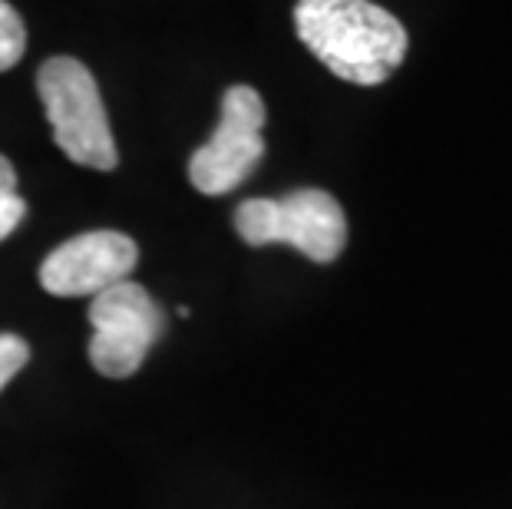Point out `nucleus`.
Segmentation results:
<instances>
[{"mask_svg":"<svg viewBox=\"0 0 512 509\" xmlns=\"http://www.w3.org/2000/svg\"><path fill=\"white\" fill-rule=\"evenodd\" d=\"M294 30L334 77L380 86L407 57V30L370 0H298Z\"/></svg>","mask_w":512,"mask_h":509,"instance_id":"1","label":"nucleus"},{"mask_svg":"<svg viewBox=\"0 0 512 509\" xmlns=\"http://www.w3.org/2000/svg\"><path fill=\"white\" fill-rule=\"evenodd\" d=\"M37 90L53 126V143L76 166L110 172L116 169L119 153L110 133V119L86 63L73 57H50L37 73Z\"/></svg>","mask_w":512,"mask_h":509,"instance_id":"2","label":"nucleus"},{"mask_svg":"<svg viewBox=\"0 0 512 509\" xmlns=\"http://www.w3.org/2000/svg\"><path fill=\"white\" fill-rule=\"evenodd\" d=\"M235 232L252 248L291 245L311 262L328 265L347 245V215L331 192L298 189L285 199H245L235 209Z\"/></svg>","mask_w":512,"mask_h":509,"instance_id":"3","label":"nucleus"},{"mask_svg":"<svg viewBox=\"0 0 512 509\" xmlns=\"http://www.w3.org/2000/svg\"><path fill=\"white\" fill-rule=\"evenodd\" d=\"M90 361L103 377L123 381L143 367L149 348L166 331V314L136 281H119V285L93 295L90 305Z\"/></svg>","mask_w":512,"mask_h":509,"instance_id":"4","label":"nucleus"},{"mask_svg":"<svg viewBox=\"0 0 512 509\" xmlns=\"http://www.w3.org/2000/svg\"><path fill=\"white\" fill-rule=\"evenodd\" d=\"M265 100L252 86H228L215 136L189 159V179L202 196H225L252 176L265 156Z\"/></svg>","mask_w":512,"mask_h":509,"instance_id":"5","label":"nucleus"},{"mask_svg":"<svg viewBox=\"0 0 512 509\" xmlns=\"http://www.w3.org/2000/svg\"><path fill=\"white\" fill-rule=\"evenodd\" d=\"M136 262L139 248L129 235L113 229L83 232L47 255L40 265V285L57 298L100 295L133 275Z\"/></svg>","mask_w":512,"mask_h":509,"instance_id":"6","label":"nucleus"},{"mask_svg":"<svg viewBox=\"0 0 512 509\" xmlns=\"http://www.w3.org/2000/svg\"><path fill=\"white\" fill-rule=\"evenodd\" d=\"M27 219V202L17 192V172L7 156H0V242Z\"/></svg>","mask_w":512,"mask_h":509,"instance_id":"7","label":"nucleus"},{"mask_svg":"<svg viewBox=\"0 0 512 509\" xmlns=\"http://www.w3.org/2000/svg\"><path fill=\"white\" fill-rule=\"evenodd\" d=\"M27 50V27L7 0H0V73L17 67Z\"/></svg>","mask_w":512,"mask_h":509,"instance_id":"8","label":"nucleus"},{"mask_svg":"<svg viewBox=\"0 0 512 509\" xmlns=\"http://www.w3.org/2000/svg\"><path fill=\"white\" fill-rule=\"evenodd\" d=\"M30 361V344L20 334L4 331L0 334V391L24 371V364Z\"/></svg>","mask_w":512,"mask_h":509,"instance_id":"9","label":"nucleus"}]
</instances>
